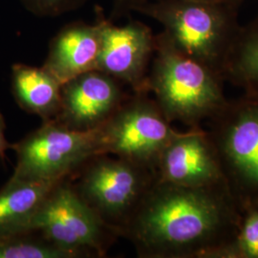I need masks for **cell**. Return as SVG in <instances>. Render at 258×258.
Returning <instances> with one entry per match:
<instances>
[{"label": "cell", "instance_id": "277c9868", "mask_svg": "<svg viewBox=\"0 0 258 258\" xmlns=\"http://www.w3.org/2000/svg\"><path fill=\"white\" fill-rule=\"evenodd\" d=\"M36 231L79 258L102 257L120 232L77 194L69 177L55 184L24 228Z\"/></svg>", "mask_w": 258, "mask_h": 258}, {"label": "cell", "instance_id": "2e32d148", "mask_svg": "<svg viewBox=\"0 0 258 258\" xmlns=\"http://www.w3.org/2000/svg\"><path fill=\"white\" fill-rule=\"evenodd\" d=\"M0 258H79L36 231L0 234Z\"/></svg>", "mask_w": 258, "mask_h": 258}, {"label": "cell", "instance_id": "5b68a950", "mask_svg": "<svg viewBox=\"0 0 258 258\" xmlns=\"http://www.w3.org/2000/svg\"><path fill=\"white\" fill-rule=\"evenodd\" d=\"M77 194L120 232L156 182L154 169L108 154L92 157L69 177Z\"/></svg>", "mask_w": 258, "mask_h": 258}, {"label": "cell", "instance_id": "7c38bea8", "mask_svg": "<svg viewBox=\"0 0 258 258\" xmlns=\"http://www.w3.org/2000/svg\"><path fill=\"white\" fill-rule=\"evenodd\" d=\"M101 49V24L74 22L62 28L51 40L42 67L59 83L97 70Z\"/></svg>", "mask_w": 258, "mask_h": 258}, {"label": "cell", "instance_id": "6da1fadb", "mask_svg": "<svg viewBox=\"0 0 258 258\" xmlns=\"http://www.w3.org/2000/svg\"><path fill=\"white\" fill-rule=\"evenodd\" d=\"M239 204L227 183L187 187L158 179L120 231L140 257L211 258L235 233Z\"/></svg>", "mask_w": 258, "mask_h": 258}, {"label": "cell", "instance_id": "4fadbf2b", "mask_svg": "<svg viewBox=\"0 0 258 258\" xmlns=\"http://www.w3.org/2000/svg\"><path fill=\"white\" fill-rule=\"evenodd\" d=\"M12 93L22 110L43 121L54 120L61 103V83L42 66H12Z\"/></svg>", "mask_w": 258, "mask_h": 258}, {"label": "cell", "instance_id": "7a4b0ae2", "mask_svg": "<svg viewBox=\"0 0 258 258\" xmlns=\"http://www.w3.org/2000/svg\"><path fill=\"white\" fill-rule=\"evenodd\" d=\"M148 71V91L169 122L200 126L228 102L224 80L212 69L176 48L164 32L156 36V47Z\"/></svg>", "mask_w": 258, "mask_h": 258}, {"label": "cell", "instance_id": "9c48e42d", "mask_svg": "<svg viewBox=\"0 0 258 258\" xmlns=\"http://www.w3.org/2000/svg\"><path fill=\"white\" fill-rule=\"evenodd\" d=\"M100 24L101 49L97 70L127 84L133 92H148V67L156 47L152 30L138 20L116 26L109 19H102Z\"/></svg>", "mask_w": 258, "mask_h": 258}, {"label": "cell", "instance_id": "44dd1931", "mask_svg": "<svg viewBox=\"0 0 258 258\" xmlns=\"http://www.w3.org/2000/svg\"><path fill=\"white\" fill-rule=\"evenodd\" d=\"M195 1H202V2H209V3L229 5V6L236 7V8H240L241 5L245 2V0H195Z\"/></svg>", "mask_w": 258, "mask_h": 258}, {"label": "cell", "instance_id": "e0dca14e", "mask_svg": "<svg viewBox=\"0 0 258 258\" xmlns=\"http://www.w3.org/2000/svg\"><path fill=\"white\" fill-rule=\"evenodd\" d=\"M239 208L235 233L211 258H258V204H241Z\"/></svg>", "mask_w": 258, "mask_h": 258}, {"label": "cell", "instance_id": "ffe728a7", "mask_svg": "<svg viewBox=\"0 0 258 258\" xmlns=\"http://www.w3.org/2000/svg\"><path fill=\"white\" fill-rule=\"evenodd\" d=\"M6 123L3 115L0 113V159H4L6 151L12 148V145L7 141L5 136Z\"/></svg>", "mask_w": 258, "mask_h": 258}, {"label": "cell", "instance_id": "3957f363", "mask_svg": "<svg viewBox=\"0 0 258 258\" xmlns=\"http://www.w3.org/2000/svg\"><path fill=\"white\" fill-rule=\"evenodd\" d=\"M238 10L195 0H148L135 12L158 21L179 51L223 79L224 65L241 26Z\"/></svg>", "mask_w": 258, "mask_h": 258}, {"label": "cell", "instance_id": "5bb4252c", "mask_svg": "<svg viewBox=\"0 0 258 258\" xmlns=\"http://www.w3.org/2000/svg\"><path fill=\"white\" fill-rule=\"evenodd\" d=\"M58 182H33L12 176L0 189V234L24 231L38 206Z\"/></svg>", "mask_w": 258, "mask_h": 258}, {"label": "cell", "instance_id": "9a60e30c", "mask_svg": "<svg viewBox=\"0 0 258 258\" xmlns=\"http://www.w3.org/2000/svg\"><path fill=\"white\" fill-rule=\"evenodd\" d=\"M223 80L258 96V16L240 26L223 69Z\"/></svg>", "mask_w": 258, "mask_h": 258}, {"label": "cell", "instance_id": "ac0fdd59", "mask_svg": "<svg viewBox=\"0 0 258 258\" xmlns=\"http://www.w3.org/2000/svg\"><path fill=\"white\" fill-rule=\"evenodd\" d=\"M24 7L39 17H58L81 6L86 0H20Z\"/></svg>", "mask_w": 258, "mask_h": 258}, {"label": "cell", "instance_id": "d6986e66", "mask_svg": "<svg viewBox=\"0 0 258 258\" xmlns=\"http://www.w3.org/2000/svg\"><path fill=\"white\" fill-rule=\"evenodd\" d=\"M148 0H114L113 10L109 20L119 19L130 12H135L139 6L146 3Z\"/></svg>", "mask_w": 258, "mask_h": 258}, {"label": "cell", "instance_id": "ba28073f", "mask_svg": "<svg viewBox=\"0 0 258 258\" xmlns=\"http://www.w3.org/2000/svg\"><path fill=\"white\" fill-rule=\"evenodd\" d=\"M148 94L134 92L102 125V151L156 171L161 153L179 131Z\"/></svg>", "mask_w": 258, "mask_h": 258}, {"label": "cell", "instance_id": "30bf717a", "mask_svg": "<svg viewBox=\"0 0 258 258\" xmlns=\"http://www.w3.org/2000/svg\"><path fill=\"white\" fill-rule=\"evenodd\" d=\"M156 173L161 182L187 187L227 183L215 146L201 125L178 132L161 153Z\"/></svg>", "mask_w": 258, "mask_h": 258}, {"label": "cell", "instance_id": "52a82bcc", "mask_svg": "<svg viewBox=\"0 0 258 258\" xmlns=\"http://www.w3.org/2000/svg\"><path fill=\"white\" fill-rule=\"evenodd\" d=\"M102 126L78 131L50 120L12 145L17 165L12 176L33 182H58L92 157L103 154Z\"/></svg>", "mask_w": 258, "mask_h": 258}, {"label": "cell", "instance_id": "8fae6325", "mask_svg": "<svg viewBox=\"0 0 258 258\" xmlns=\"http://www.w3.org/2000/svg\"><path fill=\"white\" fill-rule=\"evenodd\" d=\"M126 98L119 81L100 70L88 71L62 83L60 108L54 120L78 131L99 128Z\"/></svg>", "mask_w": 258, "mask_h": 258}, {"label": "cell", "instance_id": "8992f818", "mask_svg": "<svg viewBox=\"0 0 258 258\" xmlns=\"http://www.w3.org/2000/svg\"><path fill=\"white\" fill-rule=\"evenodd\" d=\"M208 122L231 194L239 205L258 204V96L229 100Z\"/></svg>", "mask_w": 258, "mask_h": 258}]
</instances>
